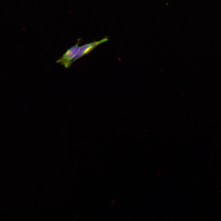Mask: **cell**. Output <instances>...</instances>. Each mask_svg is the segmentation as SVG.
Masks as SVG:
<instances>
[{
    "label": "cell",
    "mask_w": 221,
    "mask_h": 221,
    "mask_svg": "<svg viewBox=\"0 0 221 221\" xmlns=\"http://www.w3.org/2000/svg\"><path fill=\"white\" fill-rule=\"evenodd\" d=\"M108 40L107 37H106L98 41L93 42L89 44L84 45L79 48V49L74 57L64 66L66 68L70 67L71 64L77 59L87 54L96 47Z\"/></svg>",
    "instance_id": "cell-1"
},
{
    "label": "cell",
    "mask_w": 221,
    "mask_h": 221,
    "mask_svg": "<svg viewBox=\"0 0 221 221\" xmlns=\"http://www.w3.org/2000/svg\"><path fill=\"white\" fill-rule=\"evenodd\" d=\"M79 48V44L77 43L68 50L64 55L56 61V62L65 65L76 55Z\"/></svg>",
    "instance_id": "cell-2"
}]
</instances>
